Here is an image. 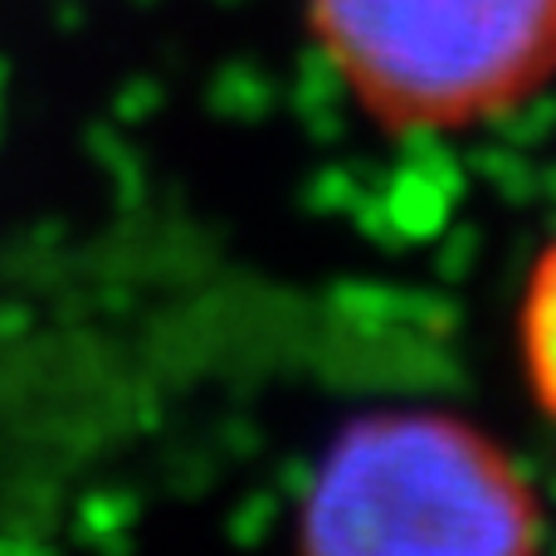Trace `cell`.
Instances as JSON below:
<instances>
[{"label": "cell", "mask_w": 556, "mask_h": 556, "mask_svg": "<svg viewBox=\"0 0 556 556\" xmlns=\"http://www.w3.org/2000/svg\"><path fill=\"white\" fill-rule=\"evenodd\" d=\"M542 498L518 464L450 415H371L323 459L303 498L313 552H528Z\"/></svg>", "instance_id": "obj_1"}, {"label": "cell", "mask_w": 556, "mask_h": 556, "mask_svg": "<svg viewBox=\"0 0 556 556\" xmlns=\"http://www.w3.org/2000/svg\"><path fill=\"white\" fill-rule=\"evenodd\" d=\"M307 35L386 127L464 132L556 74V0H303Z\"/></svg>", "instance_id": "obj_2"}, {"label": "cell", "mask_w": 556, "mask_h": 556, "mask_svg": "<svg viewBox=\"0 0 556 556\" xmlns=\"http://www.w3.org/2000/svg\"><path fill=\"white\" fill-rule=\"evenodd\" d=\"M518 352L532 401L556 425V240L538 254L518 303Z\"/></svg>", "instance_id": "obj_3"}]
</instances>
